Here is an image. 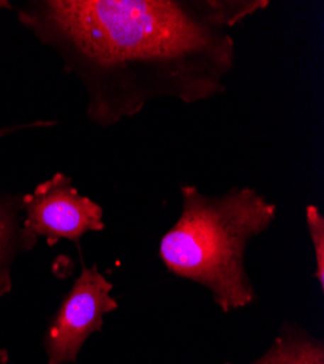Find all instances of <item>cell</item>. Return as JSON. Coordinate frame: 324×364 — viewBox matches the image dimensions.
<instances>
[{"label": "cell", "mask_w": 324, "mask_h": 364, "mask_svg": "<svg viewBox=\"0 0 324 364\" xmlns=\"http://www.w3.org/2000/svg\"><path fill=\"white\" fill-rule=\"evenodd\" d=\"M181 196V216L160 239L163 265L207 289L224 314L250 306L256 290L246 268L247 248L271 228L278 205L252 187L208 196L182 186Z\"/></svg>", "instance_id": "obj_2"}, {"label": "cell", "mask_w": 324, "mask_h": 364, "mask_svg": "<svg viewBox=\"0 0 324 364\" xmlns=\"http://www.w3.org/2000/svg\"><path fill=\"white\" fill-rule=\"evenodd\" d=\"M22 229L28 244L37 247L44 237L48 247L69 240L80 248V239L89 232L105 229L104 208L79 194L73 179L63 172L40 182L22 197Z\"/></svg>", "instance_id": "obj_3"}, {"label": "cell", "mask_w": 324, "mask_h": 364, "mask_svg": "<svg viewBox=\"0 0 324 364\" xmlns=\"http://www.w3.org/2000/svg\"><path fill=\"white\" fill-rule=\"evenodd\" d=\"M13 5L9 0H0V11H12Z\"/></svg>", "instance_id": "obj_10"}, {"label": "cell", "mask_w": 324, "mask_h": 364, "mask_svg": "<svg viewBox=\"0 0 324 364\" xmlns=\"http://www.w3.org/2000/svg\"><path fill=\"white\" fill-rule=\"evenodd\" d=\"M112 290L113 284L98 265L86 267L82 262L79 277L45 329L43 347L47 364L77 363L86 341L104 329L105 316L120 308Z\"/></svg>", "instance_id": "obj_4"}, {"label": "cell", "mask_w": 324, "mask_h": 364, "mask_svg": "<svg viewBox=\"0 0 324 364\" xmlns=\"http://www.w3.org/2000/svg\"><path fill=\"white\" fill-rule=\"evenodd\" d=\"M249 364H324V343L298 323L285 321L269 348Z\"/></svg>", "instance_id": "obj_6"}, {"label": "cell", "mask_w": 324, "mask_h": 364, "mask_svg": "<svg viewBox=\"0 0 324 364\" xmlns=\"http://www.w3.org/2000/svg\"><path fill=\"white\" fill-rule=\"evenodd\" d=\"M306 222L311 239V245L315 259L314 279L320 289H324V216L315 204L306 207Z\"/></svg>", "instance_id": "obj_7"}, {"label": "cell", "mask_w": 324, "mask_h": 364, "mask_svg": "<svg viewBox=\"0 0 324 364\" xmlns=\"http://www.w3.org/2000/svg\"><path fill=\"white\" fill-rule=\"evenodd\" d=\"M23 193L0 191V297L13 289V267L16 259L33 251L22 229Z\"/></svg>", "instance_id": "obj_5"}, {"label": "cell", "mask_w": 324, "mask_h": 364, "mask_svg": "<svg viewBox=\"0 0 324 364\" xmlns=\"http://www.w3.org/2000/svg\"><path fill=\"white\" fill-rule=\"evenodd\" d=\"M0 364H13L9 351L5 348H0Z\"/></svg>", "instance_id": "obj_9"}, {"label": "cell", "mask_w": 324, "mask_h": 364, "mask_svg": "<svg viewBox=\"0 0 324 364\" xmlns=\"http://www.w3.org/2000/svg\"><path fill=\"white\" fill-rule=\"evenodd\" d=\"M57 124H58L57 119H37V121H31V123H22V124L9 126V127H0V137H5L9 134H13L16 132L29 130V129H48V127H52Z\"/></svg>", "instance_id": "obj_8"}, {"label": "cell", "mask_w": 324, "mask_h": 364, "mask_svg": "<svg viewBox=\"0 0 324 364\" xmlns=\"http://www.w3.org/2000/svg\"><path fill=\"white\" fill-rule=\"evenodd\" d=\"M268 0H26L19 23L60 57L87 95L98 127L135 117L150 101L184 104L225 92L235 66L230 29Z\"/></svg>", "instance_id": "obj_1"}]
</instances>
